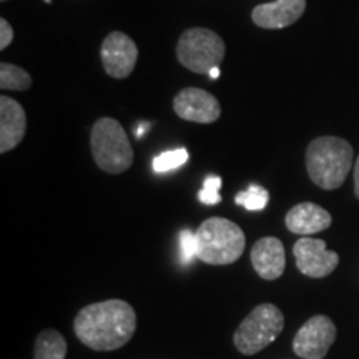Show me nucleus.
Returning a JSON list of instances; mask_svg holds the SVG:
<instances>
[{
  "label": "nucleus",
  "mask_w": 359,
  "mask_h": 359,
  "mask_svg": "<svg viewBox=\"0 0 359 359\" xmlns=\"http://www.w3.org/2000/svg\"><path fill=\"white\" fill-rule=\"evenodd\" d=\"M137 330V313L122 299L93 303L82 308L74 320V331L93 351H115L132 339Z\"/></svg>",
  "instance_id": "nucleus-1"
},
{
  "label": "nucleus",
  "mask_w": 359,
  "mask_h": 359,
  "mask_svg": "<svg viewBox=\"0 0 359 359\" xmlns=\"http://www.w3.org/2000/svg\"><path fill=\"white\" fill-rule=\"evenodd\" d=\"M306 168L314 185L336 190L353 168V147L339 137H320L308 145Z\"/></svg>",
  "instance_id": "nucleus-2"
},
{
  "label": "nucleus",
  "mask_w": 359,
  "mask_h": 359,
  "mask_svg": "<svg viewBox=\"0 0 359 359\" xmlns=\"http://www.w3.org/2000/svg\"><path fill=\"white\" fill-rule=\"evenodd\" d=\"M195 233L198 243V259L206 264L224 266L235 263L243 255L246 236L243 230L230 219L219 217L208 218Z\"/></svg>",
  "instance_id": "nucleus-3"
},
{
  "label": "nucleus",
  "mask_w": 359,
  "mask_h": 359,
  "mask_svg": "<svg viewBox=\"0 0 359 359\" xmlns=\"http://www.w3.org/2000/svg\"><path fill=\"white\" fill-rule=\"evenodd\" d=\"M90 148L97 167L110 175H120L133 165V148L118 120L102 116L92 127Z\"/></svg>",
  "instance_id": "nucleus-4"
},
{
  "label": "nucleus",
  "mask_w": 359,
  "mask_h": 359,
  "mask_svg": "<svg viewBox=\"0 0 359 359\" xmlns=\"http://www.w3.org/2000/svg\"><path fill=\"white\" fill-rule=\"evenodd\" d=\"M224 42L217 32L203 27H193L180 35L177 58L193 74L208 75L224 58Z\"/></svg>",
  "instance_id": "nucleus-5"
},
{
  "label": "nucleus",
  "mask_w": 359,
  "mask_h": 359,
  "mask_svg": "<svg viewBox=\"0 0 359 359\" xmlns=\"http://www.w3.org/2000/svg\"><path fill=\"white\" fill-rule=\"evenodd\" d=\"M283 327H285V316L281 309L271 303H264L255 308L241 321L233 341L238 351L251 356L269 346L281 334Z\"/></svg>",
  "instance_id": "nucleus-6"
},
{
  "label": "nucleus",
  "mask_w": 359,
  "mask_h": 359,
  "mask_svg": "<svg viewBox=\"0 0 359 359\" xmlns=\"http://www.w3.org/2000/svg\"><path fill=\"white\" fill-rule=\"evenodd\" d=\"M336 339V326L327 316L318 314L299 327L293 339V351L302 359H325Z\"/></svg>",
  "instance_id": "nucleus-7"
},
{
  "label": "nucleus",
  "mask_w": 359,
  "mask_h": 359,
  "mask_svg": "<svg viewBox=\"0 0 359 359\" xmlns=\"http://www.w3.org/2000/svg\"><path fill=\"white\" fill-rule=\"evenodd\" d=\"M296 266L304 276L326 278L339 264V255L326 248L320 238L302 236L293 246Z\"/></svg>",
  "instance_id": "nucleus-8"
},
{
  "label": "nucleus",
  "mask_w": 359,
  "mask_h": 359,
  "mask_svg": "<svg viewBox=\"0 0 359 359\" xmlns=\"http://www.w3.org/2000/svg\"><path fill=\"white\" fill-rule=\"evenodd\" d=\"M102 65L111 79H127L138 60L137 43L123 32H111L100 48Z\"/></svg>",
  "instance_id": "nucleus-9"
},
{
  "label": "nucleus",
  "mask_w": 359,
  "mask_h": 359,
  "mask_svg": "<svg viewBox=\"0 0 359 359\" xmlns=\"http://www.w3.org/2000/svg\"><path fill=\"white\" fill-rule=\"evenodd\" d=\"M173 110L180 118L193 123H215L222 115L218 98L201 88H183L175 95Z\"/></svg>",
  "instance_id": "nucleus-10"
},
{
  "label": "nucleus",
  "mask_w": 359,
  "mask_h": 359,
  "mask_svg": "<svg viewBox=\"0 0 359 359\" xmlns=\"http://www.w3.org/2000/svg\"><path fill=\"white\" fill-rule=\"evenodd\" d=\"M304 11H306V0H275L255 7L251 12V20L262 29H286L302 19Z\"/></svg>",
  "instance_id": "nucleus-11"
},
{
  "label": "nucleus",
  "mask_w": 359,
  "mask_h": 359,
  "mask_svg": "<svg viewBox=\"0 0 359 359\" xmlns=\"http://www.w3.org/2000/svg\"><path fill=\"white\" fill-rule=\"evenodd\" d=\"M251 264L263 280H278L286 266L285 246L275 236H264L251 248Z\"/></svg>",
  "instance_id": "nucleus-12"
},
{
  "label": "nucleus",
  "mask_w": 359,
  "mask_h": 359,
  "mask_svg": "<svg viewBox=\"0 0 359 359\" xmlns=\"http://www.w3.org/2000/svg\"><path fill=\"white\" fill-rule=\"evenodd\" d=\"M27 130V115L22 105L13 98L0 97V151L7 154L20 145Z\"/></svg>",
  "instance_id": "nucleus-13"
},
{
  "label": "nucleus",
  "mask_w": 359,
  "mask_h": 359,
  "mask_svg": "<svg viewBox=\"0 0 359 359\" xmlns=\"http://www.w3.org/2000/svg\"><path fill=\"white\" fill-rule=\"evenodd\" d=\"M331 215L325 208L311 201L293 206L286 213L285 223L291 233L299 236H311L331 226Z\"/></svg>",
  "instance_id": "nucleus-14"
},
{
  "label": "nucleus",
  "mask_w": 359,
  "mask_h": 359,
  "mask_svg": "<svg viewBox=\"0 0 359 359\" xmlns=\"http://www.w3.org/2000/svg\"><path fill=\"white\" fill-rule=\"evenodd\" d=\"M67 341L55 330H43L35 341L34 359H65Z\"/></svg>",
  "instance_id": "nucleus-15"
},
{
  "label": "nucleus",
  "mask_w": 359,
  "mask_h": 359,
  "mask_svg": "<svg viewBox=\"0 0 359 359\" xmlns=\"http://www.w3.org/2000/svg\"><path fill=\"white\" fill-rule=\"evenodd\" d=\"M32 87V77L20 67L13 64H0V88L2 90H29Z\"/></svg>",
  "instance_id": "nucleus-16"
},
{
  "label": "nucleus",
  "mask_w": 359,
  "mask_h": 359,
  "mask_svg": "<svg viewBox=\"0 0 359 359\" xmlns=\"http://www.w3.org/2000/svg\"><path fill=\"white\" fill-rule=\"evenodd\" d=\"M269 201V193L266 188L259 185H251L248 190L240 191L235 196V203L250 210V212H262L266 208Z\"/></svg>",
  "instance_id": "nucleus-17"
},
{
  "label": "nucleus",
  "mask_w": 359,
  "mask_h": 359,
  "mask_svg": "<svg viewBox=\"0 0 359 359\" xmlns=\"http://www.w3.org/2000/svg\"><path fill=\"white\" fill-rule=\"evenodd\" d=\"M187 160H188L187 148H177V150L165 151V154H160L154 160V170L156 173L172 172V170L180 168L182 165H185Z\"/></svg>",
  "instance_id": "nucleus-18"
},
{
  "label": "nucleus",
  "mask_w": 359,
  "mask_h": 359,
  "mask_svg": "<svg viewBox=\"0 0 359 359\" xmlns=\"http://www.w3.org/2000/svg\"><path fill=\"white\" fill-rule=\"evenodd\" d=\"M195 258H198L196 233L191 230H182L180 231V262L183 266H188Z\"/></svg>",
  "instance_id": "nucleus-19"
},
{
  "label": "nucleus",
  "mask_w": 359,
  "mask_h": 359,
  "mask_svg": "<svg viewBox=\"0 0 359 359\" xmlns=\"http://www.w3.org/2000/svg\"><path fill=\"white\" fill-rule=\"evenodd\" d=\"M223 180L218 175H210L206 177L203 188L198 191V200L205 205H218L222 201V196H219V188H222Z\"/></svg>",
  "instance_id": "nucleus-20"
},
{
  "label": "nucleus",
  "mask_w": 359,
  "mask_h": 359,
  "mask_svg": "<svg viewBox=\"0 0 359 359\" xmlns=\"http://www.w3.org/2000/svg\"><path fill=\"white\" fill-rule=\"evenodd\" d=\"M13 40V29L6 19H0V50H6Z\"/></svg>",
  "instance_id": "nucleus-21"
},
{
  "label": "nucleus",
  "mask_w": 359,
  "mask_h": 359,
  "mask_svg": "<svg viewBox=\"0 0 359 359\" xmlns=\"http://www.w3.org/2000/svg\"><path fill=\"white\" fill-rule=\"evenodd\" d=\"M354 193H356V196L359 198V156L356 163H354Z\"/></svg>",
  "instance_id": "nucleus-22"
},
{
  "label": "nucleus",
  "mask_w": 359,
  "mask_h": 359,
  "mask_svg": "<svg viewBox=\"0 0 359 359\" xmlns=\"http://www.w3.org/2000/svg\"><path fill=\"white\" fill-rule=\"evenodd\" d=\"M219 75H222V70H219V67H215V69L208 74V77L212 80H217V79H219Z\"/></svg>",
  "instance_id": "nucleus-23"
},
{
  "label": "nucleus",
  "mask_w": 359,
  "mask_h": 359,
  "mask_svg": "<svg viewBox=\"0 0 359 359\" xmlns=\"http://www.w3.org/2000/svg\"><path fill=\"white\" fill-rule=\"evenodd\" d=\"M45 2H48V4H50V2H52V0H45Z\"/></svg>",
  "instance_id": "nucleus-24"
},
{
  "label": "nucleus",
  "mask_w": 359,
  "mask_h": 359,
  "mask_svg": "<svg viewBox=\"0 0 359 359\" xmlns=\"http://www.w3.org/2000/svg\"><path fill=\"white\" fill-rule=\"evenodd\" d=\"M2 2H7V0H2Z\"/></svg>",
  "instance_id": "nucleus-25"
}]
</instances>
